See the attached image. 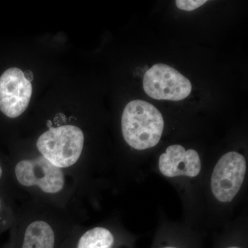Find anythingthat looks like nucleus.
<instances>
[{
  "instance_id": "obj_5",
  "label": "nucleus",
  "mask_w": 248,
  "mask_h": 248,
  "mask_svg": "<svg viewBox=\"0 0 248 248\" xmlns=\"http://www.w3.org/2000/svg\"><path fill=\"white\" fill-rule=\"evenodd\" d=\"M32 86L24 72L11 68L0 77V110L10 118H16L29 107Z\"/></svg>"
},
{
  "instance_id": "obj_12",
  "label": "nucleus",
  "mask_w": 248,
  "mask_h": 248,
  "mask_svg": "<svg viewBox=\"0 0 248 248\" xmlns=\"http://www.w3.org/2000/svg\"><path fill=\"white\" fill-rule=\"evenodd\" d=\"M241 248L236 247V246H232V247H229V248Z\"/></svg>"
},
{
  "instance_id": "obj_8",
  "label": "nucleus",
  "mask_w": 248,
  "mask_h": 248,
  "mask_svg": "<svg viewBox=\"0 0 248 248\" xmlns=\"http://www.w3.org/2000/svg\"><path fill=\"white\" fill-rule=\"evenodd\" d=\"M55 233L51 226L43 221L31 223L24 234L22 248H54Z\"/></svg>"
},
{
  "instance_id": "obj_10",
  "label": "nucleus",
  "mask_w": 248,
  "mask_h": 248,
  "mask_svg": "<svg viewBox=\"0 0 248 248\" xmlns=\"http://www.w3.org/2000/svg\"><path fill=\"white\" fill-rule=\"evenodd\" d=\"M206 2V0H177L176 1V5L178 9L192 11L198 9Z\"/></svg>"
},
{
  "instance_id": "obj_4",
  "label": "nucleus",
  "mask_w": 248,
  "mask_h": 248,
  "mask_svg": "<svg viewBox=\"0 0 248 248\" xmlns=\"http://www.w3.org/2000/svg\"><path fill=\"white\" fill-rule=\"evenodd\" d=\"M246 173L244 156L236 152H229L220 158L214 169L211 189L221 202H231L237 195Z\"/></svg>"
},
{
  "instance_id": "obj_11",
  "label": "nucleus",
  "mask_w": 248,
  "mask_h": 248,
  "mask_svg": "<svg viewBox=\"0 0 248 248\" xmlns=\"http://www.w3.org/2000/svg\"><path fill=\"white\" fill-rule=\"evenodd\" d=\"M1 175H2V170H1V166H0V179H1Z\"/></svg>"
},
{
  "instance_id": "obj_9",
  "label": "nucleus",
  "mask_w": 248,
  "mask_h": 248,
  "mask_svg": "<svg viewBox=\"0 0 248 248\" xmlns=\"http://www.w3.org/2000/svg\"><path fill=\"white\" fill-rule=\"evenodd\" d=\"M113 244L114 236L108 230L94 228L81 236L78 248H111Z\"/></svg>"
},
{
  "instance_id": "obj_1",
  "label": "nucleus",
  "mask_w": 248,
  "mask_h": 248,
  "mask_svg": "<svg viewBox=\"0 0 248 248\" xmlns=\"http://www.w3.org/2000/svg\"><path fill=\"white\" fill-rule=\"evenodd\" d=\"M164 128L160 111L146 101L133 100L124 108L122 134L129 146L139 151L148 149L159 143Z\"/></svg>"
},
{
  "instance_id": "obj_7",
  "label": "nucleus",
  "mask_w": 248,
  "mask_h": 248,
  "mask_svg": "<svg viewBox=\"0 0 248 248\" xmlns=\"http://www.w3.org/2000/svg\"><path fill=\"white\" fill-rule=\"evenodd\" d=\"M159 168L161 174L166 177H195L200 174L202 162L200 155L195 150L186 151L181 145H172L160 156Z\"/></svg>"
},
{
  "instance_id": "obj_2",
  "label": "nucleus",
  "mask_w": 248,
  "mask_h": 248,
  "mask_svg": "<svg viewBox=\"0 0 248 248\" xmlns=\"http://www.w3.org/2000/svg\"><path fill=\"white\" fill-rule=\"evenodd\" d=\"M82 130L75 125L50 128L37 141V148L42 156L59 169L76 164L84 148Z\"/></svg>"
},
{
  "instance_id": "obj_6",
  "label": "nucleus",
  "mask_w": 248,
  "mask_h": 248,
  "mask_svg": "<svg viewBox=\"0 0 248 248\" xmlns=\"http://www.w3.org/2000/svg\"><path fill=\"white\" fill-rule=\"evenodd\" d=\"M16 175L22 185L38 186L46 193H58L64 185L62 169L53 166L42 156L35 159L19 161L16 167Z\"/></svg>"
},
{
  "instance_id": "obj_3",
  "label": "nucleus",
  "mask_w": 248,
  "mask_h": 248,
  "mask_svg": "<svg viewBox=\"0 0 248 248\" xmlns=\"http://www.w3.org/2000/svg\"><path fill=\"white\" fill-rule=\"evenodd\" d=\"M143 89L156 100L177 102L188 97L192 91L190 80L172 67L156 63L145 73Z\"/></svg>"
},
{
  "instance_id": "obj_14",
  "label": "nucleus",
  "mask_w": 248,
  "mask_h": 248,
  "mask_svg": "<svg viewBox=\"0 0 248 248\" xmlns=\"http://www.w3.org/2000/svg\"><path fill=\"white\" fill-rule=\"evenodd\" d=\"M0 208H1V203H0Z\"/></svg>"
},
{
  "instance_id": "obj_13",
  "label": "nucleus",
  "mask_w": 248,
  "mask_h": 248,
  "mask_svg": "<svg viewBox=\"0 0 248 248\" xmlns=\"http://www.w3.org/2000/svg\"><path fill=\"white\" fill-rule=\"evenodd\" d=\"M173 248V247H167V248Z\"/></svg>"
}]
</instances>
